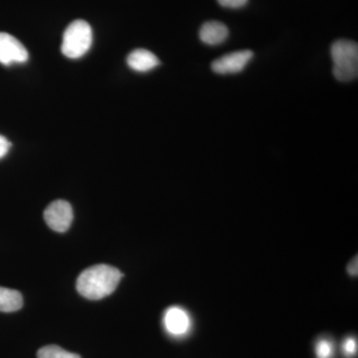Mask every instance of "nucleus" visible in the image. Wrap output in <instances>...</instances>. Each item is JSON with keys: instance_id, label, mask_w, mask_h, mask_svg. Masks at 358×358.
Returning a JSON list of instances; mask_svg holds the SVG:
<instances>
[{"instance_id": "nucleus-1", "label": "nucleus", "mask_w": 358, "mask_h": 358, "mask_svg": "<svg viewBox=\"0 0 358 358\" xmlns=\"http://www.w3.org/2000/svg\"><path fill=\"white\" fill-rule=\"evenodd\" d=\"M122 278L121 271L100 264L86 268L77 280V291L88 300H102L114 293Z\"/></svg>"}, {"instance_id": "nucleus-2", "label": "nucleus", "mask_w": 358, "mask_h": 358, "mask_svg": "<svg viewBox=\"0 0 358 358\" xmlns=\"http://www.w3.org/2000/svg\"><path fill=\"white\" fill-rule=\"evenodd\" d=\"M334 77L341 82L352 81L358 75V45L350 40H338L331 49Z\"/></svg>"}, {"instance_id": "nucleus-3", "label": "nucleus", "mask_w": 358, "mask_h": 358, "mask_svg": "<svg viewBox=\"0 0 358 358\" xmlns=\"http://www.w3.org/2000/svg\"><path fill=\"white\" fill-rule=\"evenodd\" d=\"M92 42L93 31L89 23L85 20H75L66 28L61 51L67 58L79 59L90 50Z\"/></svg>"}, {"instance_id": "nucleus-4", "label": "nucleus", "mask_w": 358, "mask_h": 358, "mask_svg": "<svg viewBox=\"0 0 358 358\" xmlns=\"http://www.w3.org/2000/svg\"><path fill=\"white\" fill-rule=\"evenodd\" d=\"M74 214L72 206L65 200L52 202L44 211V219L47 225L56 232H66L73 222Z\"/></svg>"}, {"instance_id": "nucleus-5", "label": "nucleus", "mask_w": 358, "mask_h": 358, "mask_svg": "<svg viewBox=\"0 0 358 358\" xmlns=\"http://www.w3.org/2000/svg\"><path fill=\"white\" fill-rule=\"evenodd\" d=\"M28 52L24 45L13 35L6 32H0V63L9 66L14 63L27 62Z\"/></svg>"}, {"instance_id": "nucleus-6", "label": "nucleus", "mask_w": 358, "mask_h": 358, "mask_svg": "<svg viewBox=\"0 0 358 358\" xmlns=\"http://www.w3.org/2000/svg\"><path fill=\"white\" fill-rule=\"evenodd\" d=\"M253 58V52L250 50L233 52L226 54L212 63L211 68L213 72L217 74H235L242 72L251 59Z\"/></svg>"}, {"instance_id": "nucleus-7", "label": "nucleus", "mask_w": 358, "mask_h": 358, "mask_svg": "<svg viewBox=\"0 0 358 358\" xmlns=\"http://www.w3.org/2000/svg\"><path fill=\"white\" fill-rule=\"evenodd\" d=\"M164 324L171 336L180 338L186 336L192 329V317L182 308L171 307L164 313Z\"/></svg>"}, {"instance_id": "nucleus-8", "label": "nucleus", "mask_w": 358, "mask_h": 358, "mask_svg": "<svg viewBox=\"0 0 358 358\" xmlns=\"http://www.w3.org/2000/svg\"><path fill=\"white\" fill-rule=\"evenodd\" d=\"M129 67L136 72L145 73L155 69L159 65V60L152 52L145 49H136L127 58Z\"/></svg>"}, {"instance_id": "nucleus-9", "label": "nucleus", "mask_w": 358, "mask_h": 358, "mask_svg": "<svg viewBox=\"0 0 358 358\" xmlns=\"http://www.w3.org/2000/svg\"><path fill=\"white\" fill-rule=\"evenodd\" d=\"M228 34L229 31L227 26L219 21H208L204 23L199 31L201 41L210 46L223 43L227 39Z\"/></svg>"}, {"instance_id": "nucleus-10", "label": "nucleus", "mask_w": 358, "mask_h": 358, "mask_svg": "<svg viewBox=\"0 0 358 358\" xmlns=\"http://www.w3.org/2000/svg\"><path fill=\"white\" fill-rule=\"evenodd\" d=\"M23 306L22 294L15 289L0 287V312L13 313Z\"/></svg>"}, {"instance_id": "nucleus-11", "label": "nucleus", "mask_w": 358, "mask_h": 358, "mask_svg": "<svg viewBox=\"0 0 358 358\" xmlns=\"http://www.w3.org/2000/svg\"><path fill=\"white\" fill-rule=\"evenodd\" d=\"M37 358H81L76 353L69 352L57 345H47L40 348Z\"/></svg>"}, {"instance_id": "nucleus-12", "label": "nucleus", "mask_w": 358, "mask_h": 358, "mask_svg": "<svg viewBox=\"0 0 358 358\" xmlns=\"http://www.w3.org/2000/svg\"><path fill=\"white\" fill-rule=\"evenodd\" d=\"M315 355L317 358H331L334 355V345L329 339L320 338L315 343Z\"/></svg>"}, {"instance_id": "nucleus-13", "label": "nucleus", "mask_w": 358, "mask_h": 358, "mask_svg": "<svg viewBox=\"0 0 358 358\" xmlns=\"http://www.w3.org/2000/svg\"><path fill=\"white\" fill-rule=\"evenodd\" d=\"M343 350L346 357H352L357 352V338H348L343 341Z\"/></svg>"}, {"instance_id": "nucleus-14", "label": "nucleus", "mask_w": 358, "mask_h": 358, "mask_svg": "<svg viewBox=\"0 0 358 358\" xmlns=\"http://www.w3.org/2000/svg\"><path fill=\"white\" fill-rule=\"evenodd\" d=\"M217 1L224 7L240 8V7H243L248 0H217Z\"/></svg>"}, {"instance_id": "nucleus-15", "label": "nucleus", "mask_w": 358, "mask_h": 358, "mask_svg": "<svg viewBox=\"0 0 358 358\" xmlns=\"http://www.w3.org/2000/svg\"><path fill=\"white\" fill-rule=\"evenodd\" d=\"M11 143H9L6 138L0 134V159L6 157L7 152L10 150Z\"/></svg>"}, {"instance_id": "nucleus-16", "label": "nucleus", "mask_w": 358, "mask_h": 358, "mask_svg": "<svg viewBox=\"0 0 358 358\" xmlns=\"http://www.w3.org/2000/svg\"><path fill=\"white\" fill-rule=\"evenodd\" d=\"M358 264H357V256L355 257V259L352 261V262L350 263V265H348V273H350V275H353V277H357V268Z\"/></svg>"}]
</instances>
